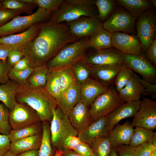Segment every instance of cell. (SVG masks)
<instances>
[{"label": "cell", "mask_w": 156, "mask_h": 156, "mask_svg": "<svg viewBox=\"0 0 156 156\" xmlns=\"http://www.w3.org/2000/svg\"><path fill=\"white\" fill-rule=\"evenodd\" d=\"M116 1L125 8L136 19L146 11L154 7L147 0H118Z\"/></svg>", "instance_id": "obj_28"}, {"label": "cell", "mask_w": 156, "mask_h": 156, "mask_svg": "<svg viewBox=\"0 0 156 156\" xmlns=\"http://www.w3.org/2000/svg\"><path fill=\"white\" fill-rule=\"evenodd\" d=\"M29 67L28 60L24 57L12 67V69L15 71H20L25 70Z\"/></svg>", "instance_id": "obj_53"}, {"label": "cell", "mask_w": 156, "mask_h": 156, "mask_svg": "<svg viewBox=\"0 0 156 156\" xmlns=\"http://www.w3.org/2000/svg\"><path fill=\"white\" fill-rule=\"evenodd\" d=\"M33 70V68L29 67L25 70L18 71L13 70L11 68L8 73L9 79L19 84H25Z\"/></svg>", "instance_id": "obj_42"}, {"label": "cell", "mask_w": 156, "mask_h": 156, "mask_svg": "<svg viewBox=\"0 0 156 156\" xmlns=\"http://www.w3.org/2000/svg\"><path fill=\"white\" fill-rule=\"evenodd\" d=\"M136 19L128 11L115 10L103 23V28L111 33H134Z\"/></svg>", "instance_id": "obj_9"}, {"label": "cell", "mask_w": 156, "mask_h": 156, "mask_svg": "<svg viewBox=\"0 0 156 156\" xmlns=\"http://www.w3.org/2000/svg\"><path fill=\"white\" fill-rule=\"evenodd\" d=\"M50 122L51 141L55 151L63 149L64 141L68 136H77L78 131L73 126L67 115L59 106L54 110Z\"/></svg>", "instance_id": "obj_4"}, {"label": "cell", "mask_w": 156, "mask_h": 156, "mask_svg": "<svg viewBox=\"0 0 156 156\" xmlns=\"http://www.w3.org/2000/svg\"><path fill=\"white\" fill-rule=\"evenodd\" d=\"M58 69H50L46 84L44 88L59 104L62 95L58 83Z\"/></svg>", "instance_id": "obj_31"}, {"label": "cell", "mask_w": 156, "mask_h": 156, "mask_svg": "<svg viewBox=\"0 0 156 156\" xmlns=\"http://www.w3.org/2000/svg\"><path fill=\"white\" fill-rule=\"evenodd\" d=\"M78 40L66 25L49 21L41 24L37 34L21 51L33 68L45 64L63 47Z\"/></svg>", "instance_id": "obj_1"}, {"label": "cell", "mask_w": 156, "mask_h": 156, "mask_svg": "<svg viewBox=\"0 0 156 156\" xmlns=\"http://www.w3.org/2000/svg\"><path fill=\"white\" fill-rule=\"evenodd\" d=\"M16 99L17 102L25 103L35 110L42 122H50L54 110L59 106L44 88L26 84H18Z\"/></svg>", "instance_id": "obj_2"}, {"label": "cell", "mask_w": 156, "mask_h": 156, "mask_svg": "<svg viewBox=\"0 0 156 156\" xmlns=\"http://www.w3.org/2000/svg\"><path fill=\"white\" fill-rule=\"evenodd\" d=\"M110 156H118V155L116 152L113 148L112 149Z\"/></svg>", "instance_id": "obj_60"}, {"label": "cell", "mask_w": 156, "mask_h": 156, "mask_svg": "<svg viewBox=\"0 0 156 156\" xmlns=\"http://www.w3.org/2000/svg\"><path fill=\"white\" fill-rule=\"evenodd\" d=\"M43 123L40 122L21 129H12L8 136L11 142L35 135L42 132Z\"/></svg>", "instance_id": "obj_30"}, {"label": "cell", "mask_w": 156, "mask_h": 156, "mask_svg": "<svg viewBox=\"0 0 156 156\" xmlns=\"http://www.w3.org/2000/svg\"><path fill=\"white\" fill-rule=\"evenodd\" d=\"M72 67L76 81L79 85L90 78L89 66L82 60L75 63Z\"/></svg>", "instance_id": "obj_38"}, {"label": "cell", "mask_w": 156, "mask_h": 156, "mask_svg": "<svg viewBox=\"0 0 156 156\" xmlns=\"http://www.w3.org/2000/svg\"><path fill=\"white\" fill-rule=\"evenodd\" d=\"M80 101L88 106L90 105L100 94L109 87L96 80L90 78L80 85Z\"/></svg>", "instance_id": "obj_19"}, {"label": "cell", "mask_w": 156, "mask_h": 156, "mask_svg": "<svg viewBox=\"0 0 156 156\" xmlns=\"http://www.w3.org/2000/svg\"><path fill=\"white\" fill-rule=\"evenodd\" d=\"M18 83L9 79L6 83L0 84V101L11 111L17 103L16 96Z\"/></svg>", "instance_id": "obj_27"}, {"label": "cell", "mask_w": 156, "mask_h": 156, "mask_svg": "<svg viewBox=\"0 0 156 156\" xmlns=\"http://www.w3.org/2000/svg\"><path fill=\"white\" fill-rule=\"evenodd\" d=\"M95 0H67V3L70 4L79 5H93Z\"/></svg>", "instance_id": "obj_55"}, {"label": "cell", "mask_w": 156, "mask_h": 156, "mask_svg": "<svg viewBox=\"0 0 156 156\" xmlns=\"http://www.w3.org/2000/svg\"><path fill=\"white\" fill-rule=\"evenodd\" d=\"M42 123V137L39 150V156H53L55 151L51 144L50 125L48 122Z\"/></svg>", "instance_id": "obj_33"}, {"label": "cell", "mask_w": 156, "mask_h": 156, "mask_svg": "<svg viewBox=\"0 0 156 156\" xmlns=\"http://www.w3.org/2000/svg\"><path fill=\"white\" fill-rule=\"evenodd\" d=\"M80 85L75 81L63 94L59 103V107L67 114L80 101Z\"/></svg>", "instance_id": "obj_25"}, {"label": "cell", "mask_w": 156, "mask_h": 156, "mask_svg": "<svg viewBox=\"0 0 156 156\" xmlns=\"http://www.w3.org/2000/svg\"><path fill=\"white\" fill-rule=\"evenodd\" d=\"M12 67L7 60L4 61L0 59V84L6 83L9 81L8 73Z\"/></svg>", "instance_id": "obj_45"}, {"label": "cell", "mask_w": 156, "mask_h": 156, "mask_svg": "<svg viewBox=\"0 0 156 156\" xmlns=\"http://www.w3.org/2000/svg\"><path fill=\"white\" fill-rule=\"evenodd\" d=\"M66 25L71 34L78 40L90 36L103 28V23L97 15L82 17Z\"/></svg>", "instance_id": "obj_13"}, {"label": "cell", "mask_w": 156, "mask_h": 156, "mask_svg": "<svg viewBox=\"0 0 156 156\" xmlns=\"http://www.w3.org/2000/svg\"><path fill=\"white\" fill-rule=\"evenodd\" d=\"M42 24L34 25L26 30L19 34L1 37L0 38V43L12 49L21 51L25 45L37 34Z\"/></svg>", "instance_id": "obj_16"}, {"label": "cell", "mask_w": 156, "mask_h": 156, "mask_svg": "<svg viewBox=\"0 0 156 156\" xmlns=\"http://www.w3.org/2000/svg\"><path fill=\"white\" fill-rule=\"evenodd\" d=\"M3 8L19 11L30 15L37 7L35 4L22 1L20 0H4L1 1Z\"/></svg>", "instance_id": "obj_36"}, {"label": "cell", "mask_w": 156, "mask_h": 156, "mask_svg": "<svg viewBox=\"0 0 156 156\" xmlns=\"http://www.w3.org/2000/svg\"><path fill=\"white\" fill-rule=\"evenodd\" d=\"M133 71L124 65L121 69L115 79V89L118 92L126 85L131 78Z\"/></svg>", "instance_id": "obj_39"}, {"label": "cell", "mask_w": 156, "mask_h": 156, "mask_svg": "<svg viewBox=\"0 0 156 156\" xmlns=\"http://www.w3.org/2000/svg\"><path fill=\"white\" fill-rule=\"evenodd\" d=\"M140 77L133 72L125 86L118 92L120 97L125 102L140 100L143 87Z\"/></svg>", "instance_id": "obj_23"}, {"label": "cell", "mask_w": 156, "mask_h": 156, "mask_svg": "<svg viewBox=\"0 0 156 156\" xmlns=\"http://www.w3.org/2000/svg\"><path fill=\"white\" fill-rule=\"evenodd\" d=\"M133 127L153 130L156 129V101L145 97L130 122Z\"/></svg>", "instance_id": "obj_11"}, {"label": "cell", "mask_w": 156, "mask_h": 156, "mask_svg": "<svg viewBox=\"0 0 156 156\" xmlns=\"http://www.w3.org/2000/svg\"><path fill=\"white\" fill-rule=\"evenodd\" d=\"M94 4L98 8V17L102 22L105 21L114 10L116 1L113 0H95Z\"/></svg>", "instance_id": "obj_37"}, {"label": "cell", "mask_w": 156, "mask_h": 156, "mask_svg": "<svg viewBox=\"0 0 156 156\" xmlns=\"http://www.w3.org/2000/svg\"><path fill=\"white\" fill-rule=\"evenodd\" d=\"M109 132L107 128L106 116L92 121L86 128L79 131L77 136L82 142L90 146L96 139L107 136Z\"/></svg>", "instance_id": "obj_18"}, {"label": "cell", "mask_w": 156, "mask_h": 156, "mask_svg": "<svg viewBox=\"0 0 156 156\" xmlns=\"http://www.w3.org/2000/svg\"><path fill=\"white\" fill-rule=\"evenodd\" d=\"M39 150H33L25 152L17 155V156H39Z\"/></svg>", "instance_id": "obj_56"}, {"label": "cell", "mask_w": 156, "mask_h": 156, "mask_svg": "<svg viewBox=\"0 0 156 156\" xmlns=\"http://www.w3.org/2000/svg\"><path fill=\"white\" fill-rule=\"evenodd\" d=\"M113 148L120 156H136L134 148L129 145H120Z\"/></svg>", "instance_id": "obj_46"}, {"label": "cell", "mask_w": 156, "mask_h": 156, "mask_svg": "<svg viewBox=\"0 0 156 156\" xmlns=\"http://www.w3.org/2000/svg\"><path fill=\"white\" fill-rule=\"evenodd\" d=\"M42 132L35 135L11 142L9 151L16 155L33 150L39 149Z\"/></svg>", "instance_id": "obj_24"}, {"label": "cell", "mask_w": 156, "mask_h": 156, "mask_svg": "<svg viewBox=\"0 0 156 156\" xmlns=\"http://www.w3.org/2000/svg\"><path fill=\"white\" fill-rule=\"evenodd\" d=\"M3 8L2 4L1 1H0V9H1Z\"/></svg>", "instance_id": "obj_63"}, {"label": "cell", "mask_w": 156, "mask_h": 156, "mask_svg": "<svg viewBox=\"0 0 156 156\" xmlns=\"http://www.w3.org/2000/svg\"><path fill=\"white\" fill-rule=\"evenodd\" d=\"M88 106L80 101L66 114L78 132L83 129L92 122Z\"/></svg>", "instance_id": "obj_20"}, {"label": "cell", "mask_w": 156, "mask_h": 156, "mask_svg": "<svg viewBox=\"0 0 156 156\" xmlns=\"http://www.w3.org/2000/svg\"><path fill=\"white\" fill-rule=\"evenodd\" d=\"M156 147V144L149 142L134 148L136 156H150L154 149Z\"/></svg>", "instance_id": "obj_44"}, {"label": "cell", "mask_w": 156, "mask_h": 156, "mask_svg": "<svg viewBox=\"0 0 156 156\" xmlns=\"http://www.w3.org/2000/svg\"><path fill=\"white\" fill-rule=\"evenodd\" d=\"M62 150L63 156H81L76 153L72 150L64 148Z\"/></svg>", "instance_id": "obj_57"}, {"label": "cell", "mask_w": 156, "mask_h": 156, "mask_svg": "<svg viewBox=\"0 0 156 156\" xmlns=\"http://www.w3.org/2000/svg\"><path fill=\"white\" fill-rule=\"evenodd\" d=\"M11 49L9 47L0 43V59L6 61L8 53Z\"/></svg>", "instance_id": "obj_54"}, {"label": "cell", "mask_w": 156, "mask_h": 156, "mask_svg": "<svg viewBox=\"0 0 156 156\" xmlns=\"http://www.w3.org/2000/svg\"><path fill=\"white\" fill-rule=\"evenodd\" d=\"M11 141L8 136L0 134V156L9 151Z\"/></svg>", "instance_id": "obj_52"}, {"label": "cell", "mask_w": 156, "mask_h": 156, "mask_svg": "<svg viewBox=\"0 0 156 156\" xmlns=\"http://www.w3.org/2000/svg\"><path fill=\"white\" fill-rule=\"evenodd\" d=\"M146 58L153 66H156V38L146 50Z\"/></svg>", "instance_id": "obj_48"}, {"label": "cell", "mask_w": 156, "mask_h": 156, "mask_svg": "<svg viewBox=\"0 0 156 156\" xmlns=\"http://www.w3.org/2000/svg\"><path fill=\"white\" fill-rule=\"evenodd\" d=\"M90 146L95 156H110L113 148L107 135L94 140Z\"/></svg>", "instance_id": "obj_34"}, {"label": "cell", "mask_w": 156, "mask_h": 156, "mask_svg": "<svg viewBox=\"0 0 156 156\" xmlns=\"http://www.w3.org/2000/svg\"><path fill=\"white\" fill-rule=\"evenodd\" d=\"M57 69L58 83L62 96L70 86L76 81L72 66Z\"/></svg>", "instance_id": "obj_35"}, {"label": "cell", "mask_w": 156, "mask_h": 156, "mask_svg": "<svg viewBox=\"0 0 156 156\" xmlns=\"http://www.w3.org/2000/svg\"><path fill=\"white\" fill-rule=\"evenodd\" d=\"M151 4L155 8H156V0H149Z\"/></svg>", "instance_id": "obj_61"}, {"label": "cell", "mask_w": 156, "mask_h": 156, "mask_svg": "<svg viewBox=\"0 0 156 156\" xmlns=\"http://www.w3.org/2000/svg\"><path fill=\"white\" fill-rule=\"evenodd\" d=\"M143 87L142 94L144 95H150L154 98L156 97V84L150 83L140 78Z\"/></svg>", "instance_id": "obj_50"}, {"label": "cell", "mask_w": 156, "mask_h": 156, "mask_svg": "<svg viewBox=\"0 0 156 156\" xmlns=\"http://www.w3.org/2000/svg\"><path fill=\"white\" fill-rule=\"evenodd\" d=\"M111 34L114 48L124 54H142L143 48L137 37L121 32Z\"/></svg>", "instance_id": "obj_15"}, {"label": "cell", "mask_w": 156, "mask_h": 156, "mask_svg": "<svg viewBox=\"0 0 156 156\" xmlns=\"http://www.w3.org/2000/svg\"><path fill=\"white\" fill-rule=\"evenodd\" d=\"M87 48L103 49L112 47L111 33L103 28L89 36L87 41Z\"/></svg>", "instance_id": "obj_26"}, {"label": "cell", "mask_w": 156, "mask_h": 156, "mask_svg": "<svg viewBox=\"0 0 156 156\" xmlns=\"http://www.w3.org/2000/svg\"><path fill=\"white\" fill-rule=\"evenodd\" d=\"M130 122L127 121L123 124H117L110 130L107 136L112 146L129 145L134 131Z\"/></svg>", "instance_id": "obj_22"}, {"label": "cell", "mask_w": 156, "mask_h": 156, "mask_svg": "<svg viewBox=\"0 0 156 156\" xmlns=\"http://www.w3.org/2000/svg\"><path fill=\"white\" fill-rule=\"evenodd\" d=\"M150 156H156V147L154 149Z\"/></svg>", "instance_id": "obj_62"}, {"label": "cell", "mask_w": 156, "mask_h": 156, "mask_svg": "<svg viewBox=\"0 0 156 156\" xmlns=\"http://www.w3.org/2000/svg\"><path fill=\"white\" fill-rule=\"evenodd\" d=\"M88 37L66 45L45 65L50 69H60L72 66L76 62L83 60L88 49L86 44Z\"/></svg>", "instance_id": "obj_3"}, {"label": "cell", "mask_w": 156, "mask_h": 156, "mask_svg": "<svg viewBox=\"0 0 156 156\" xmlns=\"http://www.w3.org/2000/svg\"><path fill=\"white\" fill-rule=\"evenodd\" d=\"M93 5H79L68 3L64 1L51 14L49 21L59 24L75 21L82 17H93L95 15Z\"/></svg>", "instance_id": "obj_7"}, {"label": "cell", "mask_w": 156, "mask_h": 156, "mask_svg": "<svg viewBox=\"0 0 156 156\" xmlns=\"http://www.w3.org/2000/svg\"><path fill=\"white\" fill-rule=\"evenodd\" d=\"M49 71L50 69L45 64L34 68L25 84L33 87L44 88Z\"/></svg>", "instance_id": "obj_29"}, {"label": "cell", "mask_w": 156, "mask_h": 156, "mask_svg": "<svg viewBox=\"0 0 156 156\" xmlns=\"http://www.w3.org/2000/svg\"><path fill=\"white\" fill-rule=\"evenodd\" d=\"M9 119L11 127L14 130L42 122L35 110L25 103L18 102L10 111Z\"/></svg>", "instance_id": "obj_10"}, {"label": "cell", "mask_w": 156, "mask_h": 156, "mask_svg": "<svg viewBox=\"0 0 156 156\" xmlns=\"http://www.w3.org/2000/svg\"><path fill=\"white\" fill-rule=\"evenodd\" d=\"M24 57L20 50L12 49L8 53L7 60L10 65L13 67Z\"/></svg>", "instance_id": "obj_49"}, {"label": "cell", "mask_w": 156, "mask_h": 156, "mask_svg": "<svg viewBox=\"0 0 156 156\" xmlns=\"http://www.w3.org/2000/svg\"><path fill=\"white\" fill-rule=\"evenodd\" d=\"M23 13L21 12L4 8L0 9V27L8 23L15 16Z\"/></svg>", "instance_id": "obj_43"}, {"label": "cell", "mask_w": 156, "mask_h": 156, "mask_svg": "<svg viewBox=\"0 0 156 156\" xmlns=\"http://www.w3.org/2000/svg\"><path fill=\"white\" fill-rule=\"evenodd\" d=\"M62 150H56L55 151L53 156H63L62 155Z\"/></svg>", "instance_id": "obj_58"}, {"label": "cell", "mask_w": 156, "mask_h": 156, "mask_svg": "<svg viewBox=\"0 0 156 156\" xmlns=\"http://www.w3.org/2000/svg\"><path fill=\"white\" fill-rule=\"evenodd\" d=\"M125 102L121 99L115 88L109 87L90 105L89 112L92 121L107 116Z\"/></svg>", "instance_id": "obj_6"}, {"label": "cell", "mask_w": 156, "mask_h": 156, "mask_svg": "<svg viewBox=\"0 0 156 156\" xmlns=\"http://www.w3.org/2000/svg\"><path fill=\"white\" fill-rule=\"evenodd\" d=\"M3 156H17L10 151H9L7 152Z\"/></svg>", "instance_id": "obj_59"}, {"label": "cell", "mask_w": 156, "mask_h": 156, "mask_svg": "<svg viewBox=\"0 0 156 156\" xmlns=\"http://www.w3.org/2000/svg\"><path fill=\"white\" fill-rule=\"evenodd\" d=\"M51 14L44 8L39 7L36 12L31 14L16 16L0 27V37L21 32L34 25L48 22Z\"/></svg>", "instance_id": "obj_5"}, {"label": "cell", "mask_w": 156, "mask_h": 156, "mask_svg": "<svg viewBox=\"0 0 156 156\" xmlns=\"http://www.w3.org/2000/svg\"><path fill=\"white\" fill-rule=\"evenodd\" d=\"M73 150L81 156H95L91 146L89 144L82 142Z\"/></svg>", "instance_id": "obj_51"}, {"label": "cell", "mask_w": 156, "mask_h": 156, "mask_svg": "<svg viewBox=\"0 0 156 156\" xmlns=\"http://www.w3.org/2000/svg\"><path fill=\"white\" fill-rule=\"evenodd\" d=\"M156 133L153 130L135 127L129 145L135 148L150 141Z\"/></svg>", "instance_id": "obj_32"}, {"label": "cell", "mask_w": 156, "mask_h": 156, "mask_svg": "<svg viewBox=\"0 0 156 156\" xmlns=\"http://www.w3.org/2000/svg\"><path fill=\"white\" fill-rule=\"evenodd\" d=\"M135 28L137 36L143 49L146 50L155 36L156 14L153 8L148 10L137 19Z\"/></svg>", "instance_id": "obj_8"}, {"label": "cell", "mask_w": 156, "mask_h": 156, "mask_svg": "<svg viewBox=\"0 0 156 156\" xmlns=\"http://www.w3.org/2000/svg\"><path fill=\"white\" fill-rule=\"evenodd\" d=\"M124 65L123 64L88 66L91 75L97 81L108 86L115 80L117 74Z\"/></svg>", "instance_id": "obj_21"}, {"label": "cell", "mask_w": 156, "mask_h": 156, "mask_svg": "<svg viewBox=\"0 0 156 156\" xmlns=\"http://www.w3.org/2000/svg\"><path fill=\"white\" fill-rule=\"evenodd\" d=\"M95 50L89 55H85L82 60L88 66L123 64L124 54L114 48Z\"/></svg>", "instance_id": "obj_14"}, {"label": "cell", "mask_w": 156, "mask_h": 156, "mask_svg": "<svg viewBox=\"0 0 156 156\" xmlns=\"http://www.w3.org/2000/svg\"><path fill=\"white\" fill-rule=\"evenodd\" d=\"M9 114L8 109L0 103V134L8 136L12 129L10 123Z\"/></svg>", "instance_id": "obj_40"}, {"label": "cell", "mask_w": 156, "mask_h": 156, "mask_svg": "<svg viewBox=\"0 0 156 156\" xmlns=\"http://www.w3.org/2000/svg\"><path fill=\"white\" fill-rule=\"evenodd\" d=\"M123 63L140 74L143 79L151 83H156L155 67L142 54H124Z\"/></svg>", "instance_id": "obj_12"}, {"label": "cell", "mask_w": 156, "mask_h": 156, "mask_svg": "<svg viewBox=\"0 0 156 156\" xmlns=\"http://www.w3.org/2000/svg\"><path fill=\"white\" fill-rule=\"evenodd\" d=\"M141 100L125 102L106 116L107 128L109 132L122 119L133 117L138 110Z\"/></svg>", "instance_id": "obj_17"}, {"label": "cell", "mask_w": 156, "mask_h": 156, "mask_svg": "<svg viewBox=\"0 0 156 156\" xmlns=\"http://www.w3.org/2000/svg\"><path fill=\"white\" fill-rule=\"evenodd\" d=\"M31 3L37 6L43 8L52 13L56 10L64 1V0H20Z\"/></svg>", "instance_id": "obj_41"}, {"label": "cell", "mask_w": 156, "mask_h": 156, "mask_svg": "<svg viewBox=\"0 0 156 156\" xmlns=\"http://www.w3.org/2000/svg\"><path fill=\"white\" fill-rule=\"evenodd\" d=\"M81 142L77 136H68L64 141L63 149L67 148L74 150L78 146Z\"/></svg>", "instance_id": "obj_47"}]
</instances>
